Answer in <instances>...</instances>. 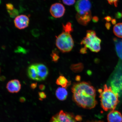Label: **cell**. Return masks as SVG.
<instances>
[{
  "label": "cell",
  "mask_w": 122,
  "mask_h": 122,
  "mask_svg": "<svg viewBox=\"0 0 122 122\" xmlns=\"http://www.w3.org/2000/svg\"><path fill=\"white\" fill-rule=\"evenodd\" d=\"M71 91L73 100L81 107L91 109L97 104L96 90L89 82L75 83L71 88Z\"/></svg>",
  "instance_id": "obj_1"
},
{
  "label": "cell",
  "mask_w": 122,
  "mask_h": 122,
  "mask_svg": "<svg viewBox=\"0 0 122 122\" xmlns=\"http://www.w3.org/2000/svg\"><path fill=\"white\" fill-rule=\"evenodd\" d=\"M101 103L102 108L105 111L114 110L119 102L118 94L112 90L111 87L105 85L103 89H99Z\"/></svg>",
  "instance_id": "obj_2"
},
{
  "label": "cell",
  "mask_w": 122,
  "mask_h": 122,
  "mask_svg": "<svg viewBox=\"0 0 122 122\" xmlns=\"http://www.w3.org/2000/svg\"><path fill=\"white\" fill-rule=\"evenodd\" d=\"M70 32L63 30L62 32L56 36V45L62 52H69L72 49L74 42Z\"/></svg>",
  "instance_id": "obj_3"
},
{
  "label": "cell",
  "mask_w": 122,
  "mask_h": 122,
  "mask_svg": "<svg viewBox=\"0 0 122 122\" xmlns=\"http://www.w3.org/2000/svg\"><path fill=\"white\" fill-rule=\"evenodd\" d=\"M101 40L97 36L95 31L89 30L86 31V36L81 41V44L93 52L97 53L101 50Z\"/></svg>",
  "instance_id": "obj_4"
},
{
  "label": "cell",
  "mask_w": 122,
  "mask_h": 122,
  "mask_svg": "<svg viewBox=\"0 0 122 122\" xmlns=\"http://www.w3.org/2000/svg\"><path fill=\"white\" fill-rule=\"evenodd\" d=\"M76 117L70 113L61 111L53 116L49 122H76Z\"/></svg>",
  "instance_id": "obj_5"
},
{
  "label": "cell",
  "mask_w": 122,
  "mask_h": 122,
  "mask_svg": "<svg viewBox=\"0 0 122 122\" xmlns=\"http://www.w3.org/2000/svg\"><path fill=\"white\" fill-rule=\"evenodd\" d=\"M91 4L89 0H78L75 5L77 13L82 14L91 11Z\"/></svg>",
  "instance_id": "obj_6"
},
{
  "label": "cell",
  "mask_w": 122,
  "mask_h": 122,
  "mask_svg": "<svg viewBox=\"0 0 122 122\" xmlns=\"http://www.w3.org/2000/svg\"><path fill=\"white\" fill-rule=\"evenodd\" d=\"M115 75L111 81V87L114 92L119 95L122 91V75L118 72Z\"/></svg>",
  "instance_id": "obj_7"
},
{
  "label": "cell",
  "mask_w": 122,
  "mask_h": 122,
  "mask_svg": "<svg viewBox=\"0 0 122 122\" xmlns=\"http://www.w3.org/2000/svg\"><path fill=\"white\" fill-rule=\"evenodd\" d=\"M65 12V7L60 3L53 4L50 8V13L54 18H58L62 17L64 15Z\"/></svg>",
  "instance_id": "obj_8"
},
{
  "label": "cell",
  "mask_w": 122,
  "mask_h": 122,
  "mask_svg": "<svg viewBox=\"0 0 122 122\" xmlns=\"http://www.w3.org/2000/svg\"><path fill=\"white\" fill-rule=\"evenodd\" d=\"M30 19L26 15H21L15 18L14 22L15 27L20 30L24 29L28 27Z\"/></svg>",
  "instance_id": "obj_9"
},
{
  "label": "cell",
  "mask_w": 122,
  "mask_h": 122,
  "mask_svg": "<svg viewBox=\"0 0 122 122\" xmlns=\"http://www.w3.org/2000/svg\"><path fill=\"white\" fill-rule=\"evenodd\" d=\"M37 67L39 81L45 80L49 74V70L45 65L42 63L36 64Z\"/></svg>",
  "instance_id": "obj_10"
},
{
  "label": "cell",
  "mask_w": 122,
  "mask_h": 122,
  "mask_svg": "<svg viewBox=\"0 0 122 122\" xmlns=\"http://www.w3.org/2000/svg\"><path fill=\"white\" fill-rule=\"evenodd\" d=\"M91 11L82 14L77 13L76 18L77 22L82 25L86 26L87 25L92 19Z\"/></svg>",
  "instance_id": "obj_11"
},
{
  "label": "cell",
  "mask_w": 122,
  "mask_h": 122,
  "mask_svg": "<svg viewBox=\"0 0 122 122\" xmlns=\"http://www.w3.org/2000/svg\"><path fill=\"white\" fill-rule=\"evenodd\" d=\"M21 85L20 82L18 80H10L7 84V89L9 92L16 93L20 91Z\"/></svg>",
  "instance_id": "obj_12"
},
{
  "label": "cell",
  "mask_w": 122,
  "mask_h": 122,
  "mask_svg": "<svg viewBox=\"0 0 122 122\" xmlns=\"http://www.w3.org/2000/svg\"><path fill=\"white\" fill-rule=\"evenodd\" d=\"M107 120L108 122H122V115L117 111H111L108 114Z\"/></svg>",
  "instance_id": "obj_13"
},
{
  "label": "cell",
  "mask_w": 122,
  "mask_h": 122,
  "mask_svg": "<svg viewBox=\"0 0 122 122\" xmlns=\"http://www.w3.org/2000/svg\"><path fill=\"white\" fill-rule=\"evenodd\" d=\"M27 75L28 77L31 80L39 81L36 64H33L28 67L27 69Z\"/></svg>",
  "instance_id": "obj_14"
},
{
  "label": "cell",
  "mask_w": 122,
  "mask_h": 122,
  "mask_svg": "<svg viewBox=\"0 0 122 122\" xmlns=\"http://www.w3.org/2000/svg\"><path fill=\"white\" fill-rule=\"evenodd\" d=\"M56 94L57 98L59 100H64L66 99L68 92L65 88L59 87L56 90Z\"/></svg>",
  "instance_id": "obj_15"
},
{
  "label": "cell",
  "mask_w": 122,
  "mask_h": 122,
  "mask_svg": "<svg viewBox=\"0 0 122 122\" xmlns=\"http://www.w3.org/2000/svg\"><path fill=\"white\" fill-rule=\"evenodd\" d=\"M57 85L61 86L62 87L66 88L71 85V82L68 81L65 76H60L57 79L56 81Z\"/></svg>",
  "instance_id": "obj_16"
},
{
  "label": "cell",
  "mask_w": 122,
  "mask_h": 122,
  "mask_svg": "<svg viewBox=\"0 0 122 122\" xmlns=\"http://www.w3.org/2000/svg\"><path fill=\"white\" fill-rule=\"evenodd\" d=\"M116 51L119 57L122 60V39H115Z\"/></svg>",
  "instance_id": "obj_17"
},
{
  "label": "cell",
  "mask_w": 122,
  "mask_h": 122,
  "mask_svg": "<svg viewBox=\"0 0 122 122\" xmlns=\"http://www.w3.org/2000/svg\"><path fill=\"white\" fill-rule=\"evenodd\" d=\"M84 68L83 63H80L73 64L70 66V69L73 72L75 73H80L83 71Z\"/></svg>",
  "instance_id": "obj_18"
},
{
  "label": "cell",
  "mask_w": 122,
  "mask_h": 122,
  "mask_svg": "<svg viewBox=\"0 0 122 122\" xmlns=\"http://www.w3.org/2000/svg\"><path fill=\"white\" fill-rule=\"evenodd\" d=\"M114 33L118 37L122 38V23H118L114 26Z\"/></svg>",
  "instance_id": "obj_19"
},
{
  "label": "cell",
  "mask_w": 122,
  "mask_h": 122,
  "mask_svg": "<svg viewBox=\"0 0 122 122\" xmlns=\"http://www.w3.org/2000/svg\"><path fill=\"white\" fill-rule=\"evenodd\" d=\"M10 17L12 18L16 17L19 15V11L16 9L15 8L11 10H7Z\"/></svg>",
  "instance_id": "obj_20"
},
{
  "label": "cell",
  "mask_w": 122,
  "mask_h": 122,
  "mask_svg": "<svg viewBox=\"0 0 122 122\" xmlns=\"http://www.w3.org/2000/svg\"><path fill=\"white\" fill-rule=\"evenodd\" d=\"M51 56L52 59V61H53L56 62L58 61L59 57V54H58L57 52L55 51H53L51 55Z\"/></svg>",
  "instance_id": "obj_21"
},
{
  "label": "cell",
  "mask_w": 122,
  "mask_h": 122,
  "mask_svg": "<svg viewBox=\"0 0 122 122\" xmlns=\"http://www.w3.org/2000/svg\"><path fill=\"white\" fill-rule=\"evenodd\" d=\"M62 0L64 4L69 6L73 5L75 2V0Z\"/></svg>",
  "instance_id": "obj_22"
},
{
  "label": "cell",
  "mask_w": 122,
  "mask_h": 122,
  "mask_svg": "<svg viewBox=\"0 0 122 122\" xmlns=\"http://www.w3.org/2000/svg\"><path fill=\"white\" fill-rule=\"evenodd\" d=\"M119 0H107L109 3L111 5H113L116 7L118 5Z\"/></svg>",
  "instance_id": "obj_23"
},
{
  "label": "cell",
  "mask_w": 122,
  "mask_h": 122,
  "mask_svg": "<svg viewBox=\"0 0 122 122\" xmlns=\"http://www.w3.org/2000/svg\"><path fill=\"white\" fill-rule=\"evenodd\" d=\"M6 7L7 10H11L14 9L13 5L10 3L7 4L6 5Z\"/></svg>",
  "instance_id": "obj_24"
},
{
  "label": "cell",
  "mask_w": 122,
  "mask_h": 122,
  "mask_svg": "<svg viewBox=\"0 0 122 122\" xmlns=\"http://www.w3.org/2000/svg\"><path fill=\"white\" fill-rule=\"evenodd\" d=\"M39 96L41 99H43L45 98L46 97V95L45 92H40L39 93Z\"/></svg>",
  "instance_id": "obj_25"
},
{
  "label": "cell",
  "mask_w": 122,
  "mask_h": 122,
  "mask_svg": "<svg viewBox=\"0 0 122 122\" xmlns=\"http://www.w3.org/2000/svg\"><path fill=\"white\" fill-rule=\"evenodd\" d=\"M17 52H22L23 53H25V50L24 49L20 47H18L17 49L16 50Z\"/></svg>",
  "instance_id": "obj_26"
},
{
  "label": "cell",
  "mask_w": 122,
  "mask_h": 122,
  "mask_svg": "<svg viewBox=\"0 0 122 122\" xmlns=\"http://www.w3.org/2000/svg\"><path fill=\"white\" fill-rule=\"evenodd\" d=\"M87 48L84 47L81 49L80 52L82 54H86L87 53Z\"/></svg>",
  "instance_id": "obj_27"
},
{
  "label": "cell",
  "mask_w": 122,
  "mask_h": 122,
  "mask_svg": "<svg viewBox=\"0 0 122 122\" xmlns=\"http://www.w3.org/2000/svg\"><path fill=\"white\" fill-rule=\"evenodd\" d=\"M36 86H37V83H32L30 85V87L32 89H34L36 88Z\"/></svg>",
  "instance_id": "obj_28"
},
{
  "label": "cell",
  "mask_w": 122,
  "mask_h": 122,
  "mask_svg": "<svg viewBox=\"0 0 122 122\" xmlns=\"http://www.w3.org/2000/svg\"><path fill=\"white\" fill-rule=\"evenodd\" d=\"M39 88L41 90H44L45 89V86L43 85H41L39 86Z\"/></svg>",
  "instance_id": "obj_29"
},
{
  "label": "cell",
  "mask_w": 122,
  "mask_h": 122,
  "mask_svg": "<svg viewBox=\"0 0 122 122\" xmlns=\"http://www.w3.org/2000/svg\"><path fill=\"white\" fill-rule=\"evenodd\" d=\"M81 79V77L80 76H76V80L77 81H80Z\"/></svg>",
  "instance_id": "obj_30"
},
{
  "label": "cell",
  "mask_w": 122,
  "mask_h": 122,
  "mask_svg": "<svg viewBox=\"0 0 122 122\" xmlns=\"http://www.w3.org/2000/svg\"><path fill=\"white\" fill-rule=\"evenodd\" d=\"M92 20L94 22H97L98 20V18H97V17L94 16L92 18Z\"/></svg>",
  "instance_id": "obj_31"
},
{
  "label": "cell",
  "mask_w": 122,
  "mask_h": 122,
  "mask_svg": "<svg viewBox=\"0 0 122 122\" xmlns=\"http://www.w3.org/2000/svg\"><path fill=\"white\" fill-rule=\"evenodd\" d=\"M86 122H104L103 121H100V120H98V121H88Z\"/></svg>",
  "instance_id": "obj_32"
},
{
  "label": "cell",
  "mask_w": 122,
  "mask_h": 122,
  "mask_svg": "<svg viewBox=\"0 0 122 122\" xmlns=\"http://www.w3.org/2000/svg\"><path fill=\"white\" fill-rule=\"evenodd\" d=\"M23 97H22V98H21L20 100V101H21V100H22V101L21 102H23L25 101V98L24 99H23Z\"/></svg>",
  "instance_id": "obj_33"
},
{
  "label": "cell",
  "mask_w": 122,
  "mask_h": 122,
  "mask_svg": "<svg viewBox=\"0 0 122 122\" xmlns=\"http://www.w3.org/2000/svg\"><path fill=\"white\" fill-rule=\"evenodd\" d=\"M0 71H1V68H0Z\"/></svg>",
  "instance_id": "obj_34"
},
{
  "label": "cell",
  "mask_w": 122,
  "mask_h": 122,
  "mask_svg": "<svg viewBox=\"0 0 122 122\" xmlns=\"http://www.w3.org/2000/svg\"><path fill=\"white\" fill-rule=\"evenodd\" d=\"M1 3V0H0V4Z\"/></svg>",
  "instance_id": "obj_35"
},
{
  "label": "cell",
  "mask_w": 122,
  "mask_h": 122,
  "mask_svg": "<svg viewBox=\"0 0 122 122\" xmlns=\"http://www.w3.org/2000/svg\"></svg>",
  "instance_id": "obj_36"
}]
</instances>
